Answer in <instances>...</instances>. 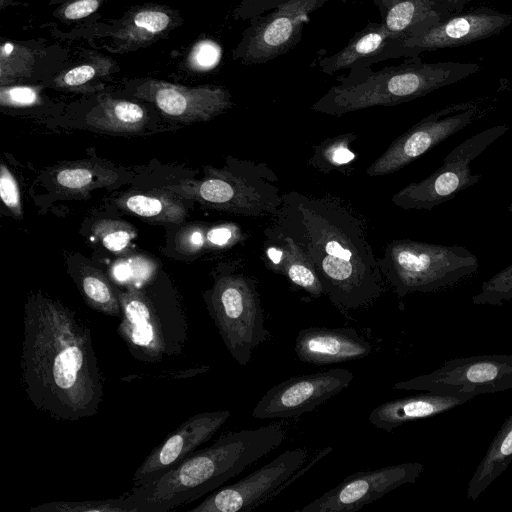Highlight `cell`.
<instances>
[{"label": "cell", "instance_id": "d6986e66", "mask_svg": "<svg viewBox=\"0 0 512 512\" xmlns=\"http://www.w3.org/2000/svg\"><path fill=\"white\" fill-rule=\"evenodd\" d=\"M263 259L267 269L286 277L313 298L324 294L319 276L304 250L275 223L264 230Z\"/></svg>", "mask_w": 512, "mask_h": 512}, {"label": "cell", "instance_id": "4fadbf2b", "mask_svg": "<svg viewBox=\"0 0 512 512\" xmlns=\"http://www.w3.org/2000/svg\"><path fill=\"white\" fill-rule=\"evenodd\" d=\"M332 0H287L250 21L235 56L246 65L265 64L294 49L310 14Z\"/></svg>", "mask_w": 512, "mask_h": 512}, {"label": "cell", "instance_id": "9a60e30c", "mask_svg": "<svg viewBox=\"0 0 512 512\" xmlns=\"http://www.w3.org/2000/svg\"><path fill=\"white\" fill-rule=\"evenodd\" d=\"M352 379L353 373L343 368L291 377L269 389L252 416L261 420L291 418L313 411L347 388Z\"/></svg>", "mask_w": 512, "mask_h": 512}, {"label": "cell", "instance_id": "60d3db41", "mask_svg": "<svg viewBox=\"0 0 512 512\" xmlns=\"http://www.w3.org/2000/svg\"><path fill=\"white\" fill-rule=\"evenodd\" d=\"M98 8L97 0H79L70 4L65 10L68 19H79L90 15Z\"/></svg>", "mask_w": 512, "mask_h": 512}, {"label": "cell", "instance_id": "8d00e7d4", "mask_svg": "<svg viewBox=\"0 0 512 512\" xmlns=\"http://www.w3.org/2000/svg\"><path fill=\"white\" fill-rule=\"evenodd\" d=\"M287 0H242L237 14L240 18L252 21L285 3Z\"/></svg>", "mask_w": 512, "mask_h": 512}, {"label": "cell", "instance_id": "4316f807", "mask_svg": "<svg viewBox=\"0 0 512 512\" xmlns=\"http://www.w3.org/2000/svg\"><path fill=\"white\" fill-rule=\"evenodd\" d=\"M79 289L85 302L103 314L121 317V304L117 289L103 273L92 267H84L79 275Z\"/></svg>", "mask_w": 512, "mask_h": 512}, {"label": "cell", "instance_id": "83f0119b", "mask_svg": "<svg viewBox=\"0 0 512 512\" xmlns=\"http://www.w3.org/2000/svg\"><path fill=\"white\" fill-rule=\"evenodd\" d=\"M356 139L355 132H346L323 140L313 147L308 164L322 173L347 169L357 157L351 150Z\"/></svg>", "mask_w": 512, "mask_h": 512}, {"label": "cell", "instance_id": "5b68a950", "mask_svg": "<svg viewBox=\"0 0 512 512\" xmlns=\"http://www.w3.org/2000/svg\"><path fill=\"white\" fill-rule=\"evenodd\" d=\"M200 180L160 188L177 197L248 217L274 216L282 204L278 177L265 163L229 157L223 168L207 166Z\"/></svg>", "mask_w": 512, "mask_h": 512}, {"label": "cell", "instance_id": "ee69618b", "mask_svg": "<svg viewBox=\"0 0 512 512\" xmlns=\"http://www.w3.org/2000/svg\"><path fill=\"white\" fill-rule=\"evenodd\" d=\"M462 8H464L468 3H470L473 0H448Z\"/></svg>", "mask_w": 512, "mask_h": 512}, {"label": "cell", "instance_id": "f35d334b", "mask_svg": "<svg viewBox=\"0 0 512 512\" xmlns=\"http://www.w3.org/2000/svg\"><path fill=\"white\" fill-rule=\"evenodd\" d=\"M194 57L200 67L208 69L217 64L220 58V49L213 42L205 41L197 46Z\"/></svg>", "mask_w": 512, "mask_h": 512}, {"label": "cell", "instance_id": "8fae6325", "mask_svg": "<svg viewBox=\"0 0 512 512\" xmlns=\"http://www.w3.org/2000/svg\"><path fill=\"white\" fill-rule=\"evenodd\" d=\"M332 450L327 447L308 464V450L289 449L230 485L216 489L190 512H249L279 494Z\"/></svg>", "mask_w": 512, "mask_h": 512}, {"label": "cell", "instance_id": "bcb514c9", "mask_svg": "<svg viewBox=\"0 0 512 512\" xmlns=\"http://www.w3.org/2000/svg\"><path fill=\"white\" fill-rule=\"evenodd\" d=\"M507 210H508V212H510L512 214V202L507 207Z\"/></svg>", "mask_w": 512, "mask_h": 512}, {"label": "cell", "instance_id": "ba28073f", "mask_svg": "<svg viewBox=\"0 0 512 512\" xmlns=\"http://www.w3.org/2000/svg\"><path fill=\"white\" fill-rule=\"evenodd\" d=\"M117 293L122 311L117 332L134 359L157 363L183 353L188 324L178 305H161L142 287Z\"/></svg>", "mask_w": 512, "mask_h": 512}, {"label": "cell", "instance_id": "44dd1931", "mask_svg": "<svg viewBox=\"0 0 512 512\" xmlns=\"http://www.w3.org/2000/svg\"><path fill=\"white\" fill-rule=\"evenodd\" d=\"M474 397L425 391L418 395L384 402L370 412L368 419L374 427L390 433L407 422L436 416Z\"/></svg>", "mask_w": 512, "mask_h": 512}, {"label": "cell", "instance_id": "7bdbcfd3", "mask_svg": "<svg viewBox=\"0 0 512 512\" xmlns=\"http://www.w3.org/2000/svg\"><path fill=\"white\" fill-rule=\"evenodd\" d=\"M398 0H374V4L378 8L381 17H383L386 11Z\"/></svg>", "mask_w": 512, "mask_h": 512}, {"label": "cell", "instance_id": "30bf717a", "mask_svg": "<svg viewBox=\"0 0 512 512\" xmlns=\"http://www.w3.org/2000/svg\"><path fill=\"white\" fill-rule=\"evenodd\" d=\"M509 130L505 124L478 132L454 147L442 165L427 178L411 182L396 192L391 201L404 210L430 211L455 198L463 190L477 184L480 174L470 168L473 160Z\"/></svg>", "mask_w": 512, "mask_h": 512}, {"label": "cell", "instance_id": "ffe728a7", "mask_svg": "<svg viewBox=\"0 0 512 512\" xmlns=\"http://www.w3.org/2000/svg\"><path fill=\"white\" fill-rule=\"evenodd\" d=\"M391 35L382 22L368 23L358 31L339 51L317 58L319 69L327 75H335L344 70L371 67L392 59L390 54Z\"/></svg>", "mask_w": 512, "mask_h": 512}, {"label": "cell", "instance_id": "1f68e13d", "mask_svg": "<svg viewBox=\"0 0 512 512\" xmlns=\"http://www.w3.org/2000/svg\"><path fill=\"white\" fill-rule=\"evenodd\" d=\"M156 269L151 259L134 256L116 261L111 267V276L120 284L139 288L151 282Z\"/></svg>", "mask_w": 512, "mask_h": 512}, {"label": "cell", "instance_id": "277c9868", "mask_svg": "<svg viewBox=\"0 0 512 512\" xmlns=\"http://www.w3.org/2000/svg\"><path fill=\"white\" fill-rule=\"evenodd\" d=\"M480 65L461 62L427 63L420 56L378 71L371 67L348 71L325 92L311 109L341 117L378 106H395L415 100L477 73Z\"/></svg>", "mask_w": 512, "mask_h": 512}, {"label": "cell", "instance_id": "d6a6232c", "mask_svg": "<svg viewBox=\"0 0 512 512\" xmlns=\"http://www.w3.org/2000/svg\"><path fill=\"white\" fill-rule=\"evenodd\" d=\"M475 305H501L512 301V264L482 282L479 293L472 299Z\"/></svg>", "mask_w": 512, "mask_h": 512}, {"label": "cell", "instance_id": "ab89813d", "mask_svg": "<svg viewBox=\"0 0 512 512\" xmlns=\"http://www.w3.org/2000/svg\"><path fill=\"white\" fill-rule=\"evenodd\" d=\"M2 104L31 105L37 100L36 92L28 87H15L2 92Z\"/></svg>", "mask_w": 512, "mask_h": 512}, {"label": "cell", "instance_id": "e575fe53", "mask_svg": "<svg viewBox=\"0 0 512 512\" xmlns=\"http://www.w3.org/2000/svg\"><path fill=\"white\" fill-rule=\"evenodd\" d=\"M0 196L7 209L16 218H22L23 210L18 183L3 163L0 167Z\"/></svg>", "mask_w": 512, "mask_h": 512}, {"label": "cell", "instance_id": "d4e9b609", "mask_svg": "<svg viewBox=\"0 0 512 512\" xmlns=\"http://www.w3.org/2000/svg\"><path fill=\"white\" fill-rule=\"evenodd\" d=\"M512 462V413L490 443L467 487V498L477 499Z\"/></svg>", "mask_w": 512, "mask_h": 512}, {"label": "cell", "instance_id": "7402d4cb", "mask_svg": "<svg viewBox=\"0 0 512 512\" xmlns=\"http://www.w3.org/2000/svg\"><path fill=\"white\" fill-rule=\"evenodd\" d=\"M463 9L448 0H398L386 11L382 23L392 39H406L422 34Z\"/></svg>", "mask_w": 512, "mask_h": 512}, {"label": "cell", "instance_id": "f6af8a7d", "mask_svg": "<svg viewBox=\"0 0 512 512\" xmlns=\"http://www.w3.org/2000/svg\"><path fill=\"white\" fill-rule=\"evenodd\" d=\"M11 50H12V45H10V44L4 45L3 51H5L6 53H9V52H11Z\"/></svg>", "mask_w": 512, "mask_h": 512}, {"label": "cell", "instance_id": "6da1fadb", "mask_svg": "<svg viewBox=\"0 0 512 512\" xmlns=\"http://www.w3.org/2000/svg\"><path fill=\"white\" fill-rule=\"evenodd\" d=\"M21 378L32 405L62 421L95 416L104 398L90 327L42 293L25 304Z\"/></svg>", "mask_w": 512, "mask_h": 512}, {"label": "cell", "instance_id": "7c38bea8", "mask_svg": "<svg viewBox=\"0 0 512 512\" xmlns=\"http://www.w3.org/2000/svg\"><path fill=\"white\" fill-rule=\"evenodd\" d=\"M394 389L473 395L512 389V355L455 358L431 373L394 384Z\"/></svg>", "mask_w": 512, "mask_h": 512}, {"label": "cell", "instance_id": "f1b7e54d", "mask_svg": "<svg viewBox=\"0 0 512 512\" xmlns=\"http://www.w3.org/2000/svg\"><path fill=\"white\" fill-rule=\"evenodd\" d=\"M99 117L89 119L90 126L107 131L134 133L146 123V112L138 104L129 101L108 102Z\"/></svg>", "mask_w": 512, "mask_h": 512}, {"label": "cell", "instance_id": "603a6c76", "mask_svg": "<svg viewBox=\"0 0 512 512\" xmlns=\"http://www.w3.org/2000/svg\"><path fill=\"white\" fill-rule=\"evenodd\" d=\"M153 100L165 115L186 122L210 120L232 104L229 93L219 88L187 94L163 87L155 91Z\"/></svg>", "mask_w": 512, "mask_h": 512}, {"label": "cell", "instance_id": "4dcf8cb0", "mask_svg": "<svg viewBox=\"0 0 512 512\" xmlns=\"http://www.w3.org/2000/svg\"><path fill=\"white\" fill-rule=\"evenodd\" d=\"M95 238L109 251L123 253L137 236L135 228L121 220L100 219L92 225Z\"/></svg>", "mask_w": 512, "mask_h": 512}, {"label": "cell", "instance_id": "7a4b0ae2", "mask_svg": "<svg viewBox=\"0 0 512 512\" xmlns=\"http://www.w3.org/2000/svg\"><path fill=\"white\" fill-rule=\"evenodd\" d=\"M282 198L273 223L307 254L329 300L349 311L377 299L384 278L362 219L333 197L291 191Z\"/></svg>", "mask_w": 512, "mask_h": 512}, {"label": "cell", "instance_id": "3957f363", "mask_svg": "<svg viewBox=\"0 0 512 512\" xmlns=\"http://www.w3.org/2000/svg\"><path fill=\"white\" fill-rule=\"evenodd\" d=\"M286 436L281 423L229 432L196 450L126 494L132 512H167L215 491L278 448Z\"/></svg>", "mask_w": 512, "mask_h": 512}, {"label": "cell", "instance_id": "d590c367", "mask_svg": "<svg viewBox=\"0 0 512 512\" xmlns=\"http://www.w3.org/2000/svg\"><path fill=\"white\" fill-rule=\"evenodd\" d=\"M176 247L181 253L196 254L206 247V230L199 225H188L176 235Z\"/></svg>", "mask_w": 512, "mask_h": 512}, {"label": "cell", "instance_id": "b9f144b4", "mask_svg": "<svg viewBox=\"0 0 512 512\" xmlns=\"http://www.w3.org/2000/svg\"><path fill=\"white\" fill-rule=\"evenodd\" d=\"M94 74L95 70L91 66H79L66 73L64 82L69 86H78L92 79Z\"/></svg>", "mask_w": 512, "mask_h": 512}, {"label": "cell", "instance_id": "9c48e42d", "mask_svg": "<svg viewBox=\"0 0 512 512\" xmlns=\"http://www.w3.org/2000/svg\"><path fill=\"white\" fill-rule=\"evenodd\" d=\"M493 102L490 97L470 99L447 105L427 115L397 137L370 164L366 174L378 177L399 171L452 135L485 117L495 108Z\"/></svg>", "mask_w": 512, "mask_h": 512}, {"label": "cell", "instance_id": "8992f818", "mask_svg": "<svg viewBox=\"0 0 512 512\" xmlns=\"http://www.w3.org/2000/svg\"><path fill=\"white\" fill-rule=\"evenodd\" d=\"M383 278L398 297L450 288L477 272L479 260L460 245L395 239L378 259Z\"/></svg>", "mask_w": 512, "mask_h": 512}, {"label": "cell", "instance_id": "836d02e7", "mask_svg": "<svg viewBox=\"0 0 512 512\" xmlns=\"http://www.w3.org/2000/svg\"><path fill=\"white\" fill-rule=\"evenodd\" d=\"M246 236L238 225L223 223L206 230V248L223 249L242 242Z\"/></svg>", "mask_w": 512, "mask_h": 512}, {"label": "cell", "instance_id": "ac0fdd59", "mask_svg": "<svg viewBox=\"0 0 512 512\" xmlns=\"http://www.w3.org/2000/svg\"><path fill=\"white\" fill-rule=\"evenodd\" d=\"M294 350L302 362L329 365L364 358L372 345L350 327H309L298 332Z\"/></svg>", "mask_w": 512, "mask_h": 512}, {"label": "cell", "instance_id": "74e56055", "mask_svg": "<svg viewBox=\"0 0 512 512\" xmlns=\"http://www.w3.org/2000/svg\"><path fill=\"white\" fill-rule=\"evenodd\" d=\"M135 24L139 27H143L150 32H160L164 30L168 23L169 17L162 12L156 11H143L135 16Z\"/></svg>", "mask_w": 512, "mask_h": 512}, {"label": "cell", "instance_id": "5bb4252c", "mask_svg": "<svg viewBox=\"0 0 512 512\" xmlns=\"http://www.w3.org/2000/svg\"><path fill=\"white\" fill-rule=\"evenodd\" d=\"M511 23L510 14L489 7H477L456 14L418 36L392 39L391 58H409L427 51L467 45L497 35Z\"/></svg>", "mask_w": 512, "mask_h": 512}, {"label": "cell", "instance_id": "e0dca14e", "mask_svg": "<svg viewBox=\"0 0 512 512\" xmlns=\"http://www.w3.org/2000/svg\"><path fill=\"white\" fill-rule=\"evenodd\" d=\"M230 415L229 410H219L189 417L146 457L133 475L134 486L156 477L191 455L214 436Z\"/></svg>", "mask_w": 512, "mask_h": 512}, {"label": "cell", "instance_id": "2e32d148", "mask_svg": "<svg viewBox=\"0 0 512 512\" xmlns=\"http://www.w3.org/2000/svg\"><path fill=\"white\" fill-rule=\"evenodd\" d=\"M424 466L407 462L355 472L300 512H356L404 484L415 483Z\"/></svg>", "mask_w": 512, "mask_h": 512}, {"label": "cell", "instance_id": "52a82bcc", "mask_svg": "<svg viewBox=\"0 0 512 512\" xmlns=\"http://www.w3.org/2000/svg\"><path fill=\"white\" fill-rule=\"evenodd\" d=\"M219 268L204 300L228 352L244 366L253 351L270 336L264 326L257 281L240 271L236 264H224Z\"/></svg>", "mask_w": 512, "mask_h": 512}, {"label": "cell", "instance_id": "484cf974", "mask_svg": "<svg viewBox=\"0 0 512 512\" xmlns=\"http://www.w3.org/2000/svg\"><path fill=\"white\" fill-rule=\"evenodd\" d=\"M117 178L113 170L88 161L64 163L51 173L57 191L66 195H86L93 189L110 186Z\"/></svg>", "mask_w": 512, "mask_h": 512}, {"label": "cell", "instance_id": "f546056e", "mask_svg": "<svg viewBox=\"0 0 512 512\" xmlns=\"http://www.w3.org/2000/svg\"><path fill=\"white\" fill-rule=\"evenodd\" d=\"M30 512H132L126 494L105 500L57 501L32 507Z\"/></svg>", "mask_w": 512, "mask_h": 512}, {"label": "cell", "instance_id": "cb8c5ba5", "mask_svg": "<svg viewBox=\"0 0 512 512\" xmlns=\"http://www.w3.org/2000/svg\"><path fill=\"white\" fill-rule=\"evenodd\" d=\"M114 202L128 213L156 222L179 224L187 216L181 198L161 189L157 192H127Z\"/></svg>", "mask_w": 512, "mask_h": 512}]
</instances>
